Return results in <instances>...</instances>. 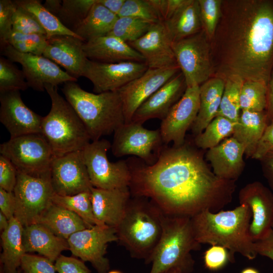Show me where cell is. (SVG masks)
I'll return each mask as SVG.
<instances>
[{"instance_id":"cell-1","label":"cell","mask_w":273,"mask_h":273,"mask_svg":"<svg viewBox=\"0 0 273 273\" xmlns=\"http://www.w3.org/2000/svg\"><path fill=\"white\" fill-rule=\"evenodd\" d=\"M165 146L152 165L135 157L126 160L132 197L150 199L166 215L190 217L204 210L218 212L231 202L234 181L216 176L201 154L185 143Z\"/></svg>"},{"instance_id":"cell-2","label":"cell","mask_w":273,"mask_h":273,"mask_svg":"<svg viewBox=\"0 0 273 273\" xmlns=\"http://www.w3.org/2000/svg\"><path fill=\"white\" fill-rule=\"evenodd\" d=\"M227 3L213 37L219 39V77L235 75L244 81L268 85L273 65V3Z\"/></svg>"},{"instance_id":"cell-3","label":"cell","mask_w":273,"mask_h":273,"mask_svg":"<svg viewBox=\"0 0 273 273\" xmlns=\"http://www.w3.org/2000/svg\"><path fill=\"white\" fill-rule=\"evenodd\" d=\"M252 214L249 206L241 204L229 210H204L191 217L196 240L199 244L220 245L230 253V261L239 253L249 260L258 255L249 234Z\"/></svg>"},{"instance_id":"cell-4","label":"cell","mask_w":273,"mask_h":273,"mask_svg":"<svg viewBox=\"0 0 273 273\" xmlns=\"http://www.w3.org/2000/svg\"><path fill=\"white\" fill-rule=\"evenodd\" d=\"M62 91L85 125L92 141L114 133L125 123L117 91L94 94L82 89L75 81L64 83Z\"/></svg>"},{"instance_id":"cell-5","label":"cell","mask_w":273,"mask_h":273,"mask_svg":"<svg viewBox=\"0 0 273 273\" xmlns=\"http://www.w3.org/2000/svg\"><path fill=\"white\" fill-rule=\"evenodd\" d=\"M163 212L150 199L131 197L116 228L118 241L131 257L148 263L162 232Z\"/></svg>"},{"instance_id":"cell-6","label":"cell","mask_w":273,"mask_h":273,"mask_svg":"<svg viewBox=\"0 0 273 273\" xmlns=\"http://www.w3.org/2000/svg\"><path fill=\"white\" fill-rule=\"evenodd\" d=\"M44 88L50 97L51 107L42 118L41 133L49 143L54 157L82 151L91 141L83 123L59 94L57 86L46 84Z\"/></svg>"},{"instance_id":"cell-7","label":"cell","mask_w":273,"mask_h":273,"mask_svg":"<svg viewBox=\"0 0 273 273\" xmlns=\"http://www.w3.org/2000/svg\"><path fill=\"white\" fill-rule=\"evenodd\" d=\"M188 216H170L163 213L162 232L148 264L149 273H163L174 267L184 273L193 269L194 261L191 252L200 248Z\"/></svg>"},{"instance_id":"cell-8","label":"cell","mask_w":273,"mask_h":273,"mask_svg":"<svg viewBox=\"0 0 273 273\" xmlns=\"http://www.w3.org/2000/svg\"><path fill=\"white\" fill-rule=\"evenodd\" d=\"M0 153L12 162L18 172L35 177H50L54 156L41 133L10 138L1 144Z\"/></svg>"},{"instance_id":"cell-9","label":"cell","mask_w":273,"mask_h":273,"mask_svg":"<svg viewBox=\"0 0 273 273\" xmlns=\"http://www.w3.org/2000/svg\"><path fill=\"white\" fill-rule=\"evenodd\" d=\"M111 144L106 139L92 141L81 151L90 182L94 188L115 190L129 188L131 172L125 160L111 162L107 152Z\"/></svg>"},{"instance_id":"cell-10","label":"cell","mask_w":273,"mask_h":273,"mask_svg":"<svg viewBox=\"0 0 273 273\" xmlns=\"http://www.w3.org/2000/svg\"><path fill=\"white\" fill-rule=\"evenodd\" d=\"M177 66L187 87L200 85L210 78L214 71L210 40L202 29L190 36L172 43Z\"/></svg>"},{"instance_id":"cell-11","label":"cell","mask_w":273,"mask_h":273,"mask_svg":"<svg viewBox=\"0 0 273 273\" xmlns=\"http://www.w3.org/2000/svg\"><path fill=\"white\" fill-rule=\"evenodd\" d=\"M13 192L14 217L23 226L38 221L53 203L54 194L50 177H35L19 172Z\"/></svg>"},{"instance_id":"cell-12","label":"cell","mask_w":273,"mask_h":273,"mask_svg":"<svg viewBox=\"0 0 273 273\" xmlns=\"http://www.w3.org/2000/svg\"><path fill=\"white\" fill-rule=\"evenodd\" d=\"M164 146L159 129L150 130L143 124L130 122L124 123L114 131L111 149L116 157L133 155L152 165Z\"/></svg>"},{"instance_id":"cell-13","label":"cell","mask_w":273,"mask_h":273,"mask_svg":"<svg viewBox=\"0 0 273 273\" xmlns=\"http://www.w3.org/2000/svg\"><path fill=\"white\" fill-rule=\"evenodd\" d=\"M1 52L12 62L21 64L29 87L36 91L43 92L46 84L58 86L66 82L77 81L42 55L21 53L9 44L1 49Z\"/></svg>"},{"instance_id":"cell-14","label":"cell","mask_w":273,"mask_h":273,"mask_svg":"<svg viewBox=\"0 0 273 273\" xmlns=\"http://www.w3.org/2000/svg\"><path fill=\"white\" fill-rule=\"evenodd\" d=\"M118 241L116 228L106 225L78 231L67 239L72 254L89 262L98 273L108 272L109 261L105 257L108 244Z\"/></svg>"},{"instance_id":"cell-15","label":"cell","mask_w":273,"mask_h":273,"mask_svg":"<svg viewBox=\"0 0 273 273\" xmlns=\"http://www.w3.org/2000/svg\"><path fill=\"white\" fill-rule=\"evenodd\" d=\"M148 69L145 62L126 61L106 63L87 59L81 76L93 83L97 94L117 91L143 75Z\"/></svg>"},{"instance_id":"cell-16","label":"cell","mask_w":273,"mask_h":273,"mask_svg":"<svg viewBox=\"0 0 273 273\" xmlns=\"http://www.w3.org/2000/svg\"><path fill=\"white\" fill-rule=\"evenodd\" d=\"M200 106V86L187 87L181 98L161 120L159 128L164 145L172 142L178 147L185 143L186 133L191 127Z\"/></svg>"},{"instance_id":"cell-17","label":"cell","mask_w":273,"mask_h":273,"mask_svg":"<svg viewBox=\"0 0 273 273\" xmlns=\"http://www.w3.org/2000/svg\"><path fill=\"white\" fill-rule=\"evenodd\" d=\"M50 178L54 193L71 196L90 191V182L81 151L53 157Z\"/></svg>"},{"instance_id":"cell-18","label":"cell","mask_w":273,"mask_h":273,"mask_svg":"<svg viewBox=\"0 0 273 273\" xmlns=\"http://www.w3.org/2000/svg\"><path fill=\"white\" fill-rule=\"evenodd\" d=\"M177 66L148 70L117 92L122 101L125 123L131 122L137 109L162 86L177 74Z\"/></svg>"},{"instance_id":"cell-19","label":"cell","mask_w":273,"mask_h":273,"mask_svg":"<svg viewBox=\"0 0 273 273\" xmlns=\"http://www.w3.org/2000/svg\"><path fill=\"white\" fill-rule=\"evenodd\" d=\"M0 121L11 138L41 133L43 117L29 109L23 102L20 90L0 92Z\"/></svg>"},{"instance_id":"cell-20","label":"cell","mask_w":273,"mask_h":273,"mask_svg":"<svg viewBox=\"0 0 273 273\" xmlns=\"http://www.w3.org/2000/svg\"><path fill=\"white\" fill-rule=\"evenodd\" d=\"M240 204L248 205L252 219L249 234L254 242L264 238L272 229L273 195L263 184L255 181L246 185L239 194Z\"/></svg>"},{"instance_id":"cell-21","label":"cell","mask_w":273,"mask_h":273,"mask_svg":"<svg viewBox=\"0 0 273 273\" xmlns=\"http://www.w3.org/2000/svg\"><path fill=\"white\" fill-rule=\"evenodd\" d=\"M128 43L143 56L148 68L177 65L172 42L162 21L153 23L142 36Z\"/></svg>"},{"instance_id":"cell-22","label":"cell","mask_w":273,"mask_h":273,"mask_svg":"<svg viewBox=\"0 0 273 273\" xmlns=\"http://www.w3.org/2000/svg\"><path fill=\"white\" fill-rule=\"evenodd\" d=\"M186 88L183 74H176L141 104L131 122L143 124L152 118L162 120L183 96Z\"/></svg>"},{"instance_id":"cell-23","label":"cell","mask_w":273,"mask_h":273,"mask_svg":"<svg viewBox=\"0 0 273 273\" xmlns=\"http://www.w3.org/2000/svg\"><path fill=\"white\" fill-rule=\"evenodd\" d=\"M84 42L73 36H54L48 39L42 56L63 67L77 79L81 76L87 59L83 49Z\"/></svg>"},{"instance_id":"cell-24","label":"cell","mask_w":273,"mask_h":273,"mask_svg":"<svg viewBox=\"0 0 273 273\" xmlns=\"http://www.w3.org/2000/svg\"><path fill=\"white\" fill-rule=\"evenodd\" d=\"M94 215L103 225L116 228L123 218L131 197L129 188L104 190L92 187Z\"/></svg>"},{"instance_id":"cell-25","label":"cell","mask_w":273,"mask_h":273,"mask_svg":"<svg viewBox=\"0 0 273 273\" xmlns=\"http://www.w3.org/2000/svg\"><path fill=\"white\" fill-rule=\"evenodd\" d=\"M244 150L233 136L224 140L217 146L208 150L207 159L212 171L220 178L235 181L244 167Z\"/></svg>"},{"instance_id":"cell-26","label":"cell","mask_w":273,"mask_h":273,"mask_svg":"<svg viewBox=\"0 0 273 273\" xmlns=\"http://www.w3.org/2000/svg\"><path fill=\"white\" fill-rule=\"evenodd\" d=\"M83 49L86 57L92 61L106 63L126 61L145 62L143 56L127 42L106 35L84 42Z\"/></svg>"},{"instance_id":"cell-27","label":"cell","mask_w":273,"mask_h":273,"mask_svg":"<svg viewBox=\"0 0 273 273\" xmlns=\"http://www.w3.org/2000/svg\"><path fill=\"white\" fill-rule=\"evenodd\" d=\"M22 240L26 253L37 252L54 263L62 252L69 250L67 240L56 236L39 223L23 226Z\"/></svg>"},{"instance_id":"cell-28","label":"cell","mask_w":273,"mask_h":273,"mask_svg":"<svg viewBox=\"0 0 273 273\" xmlns=\"http://www.w3.org/2000/svg\"><path fill=\"white\" fill-rule=\"evenodd\" d=\"M267 114L242 111L235 123L233 137L242 146L244 153L252 157L267 126Z\"/></svg>"},{"instance_id":"cell-29","label":"cell","mask_w":273,"mask_h":273,"mask_svg":"<svg viewBox=\"0 0 273 273\" xmlns=\"http://www.w3.org/2000/svg\"><path fill=\"white\" fill-rule=\"evenodd\" d=\"M23 226L15 217L9 220L8 227L1 233L3 252L0 262L2 273H19L22 259L26 253L22 240Z\"/></svg>"},{"instance_id":"cell-30","label":"cell","mask_w":273,"mask_h":273,"mask_svg":"<svg viewBox=\"0 0 273 273\" xmlns=\"http://www.w3.org/2000/svg\"><path fill=\"white\" fill-rule=\"evenodd\" d=\"M163 22L172 43L199 32L202 24L198 0H188Z\"/></svg>"},{"instance_id":"cell-31","label":"cell","mask_w":273,"mask_h":273,"mask_svg":"<svg viewBox=\"0 0 273 273\" xmlns=\"http://www.w3.org/2000/svg\"><path fill=\"white\" fill-rule=\"evenodd\" d=\"M36 223L67 240L73 234L92 227L74 212L53 203Z\"/></svg>"},{"instance_id":"cell-32","label":"cell","mask_w":273,"mask_h":273,"mask_svg":"<svg viewBox=\"0 0 273 273\" xmlns=\"http://www.w3.org/2000/svg\"><path fill=\"white\" fill-rule=\"evenodd\" d=\"M118 16L97 2L81 23L73 30L84 42L107 35Z\"/></svg>"},{"instance_id":"cell-33","label":"cell","mask_w":273,"mask_h":273,"mask_svg":"<svg viewBox=\"0 0 273 273\" xmlns=\"http://www.w3.org/2000/svg\"><path fill=\"white\" fill-rule=\"evenodd\" d=\"M18 7L30 12L36 19L46 33L48 39L56 35H70L81 39L65 27L60 20L47 10L38 0L14 1Z\"/></svg>"},{"instance_id":"cell-34","label":"cell","mask_w":273,"mask_h":273,"mask_svg":"<svg viewBox=\"0 0 273 273\" xmlns=\"http://www.w3.org/2000/svg\"><path fill=\"white\" fill-rule=\"evenodd\" d=\"M53 203L66 208L78 215L91 226L102 224L96 218L93 209L90 191L71 196H62L54 193Z\"/></svg>"},{"instance_id":"cell-35","label":"cell","mask_w":273,"mask_h":273,"mask_svg":"<svg viewBox=\"0 0 273 273\" xmlns=\"http://www.w3.org/2000/svg\"><path fill=\"white\" fill-rule=\"evenodd\" d=\"M224 80V88L216 116H222L236 123L241 110L240 97L244 81L235 75L229 76Z\"/></svg>"},{"instance_id":"cell-36","label":"cell","mask_w":273,"mask_h":273,"mask_svg":"<svg viewBox=\"0 0 273 273\" xmlns=\"http://www.w3.org/2000/svg\"><path fill=\"white\" fill-rule=\"evenodd\" d=\"M235 122L220 116H216L201 133L196 135L195 144L202 149H210L232 135Z\"/></svg>"},{"instance_id":"cell-37","label":"cell","mask_w":273,"mask_h":273,"mask_svg":"<svg viewBox=\"0 0 273 273\" xmlns=\"http://www.w3.org/2000/svg\"><path fill=\"white\" fill-rule=\"evenodd\" d=\"M268 85L262 81L243 82L240 97L242 111L263 112L267 106Z\"/></svg>"},{"instance_id":"cell-38","label":"cell","mask_w":273,"mask_h":273,"mask_svg":"<svg viewBox=\"0 0 273 273\" xmlns=\"http://www.w3.org/2000/svg\"><path fill=\"white\" fill-rule=\"evenodd\" d=\"M96 2L97 0H63L56 17L65 27L73 32Z\"/></svg>"},{"instance_id":"cell-39","label":"cell","mask_w":273,"mask_h":273,"mask_svg":"<svg viewBox=\"0 0 273 273\" xmlns=\"http://www.w3.org/2000/svg\"><path fill=\"white\" fill-rule=\"evenodd\" d=\"M154 23L130 17H118L107 34L126 42L134 41L146 33Z\"/></svg>"},{"instance_id":"cell-40","label":"cell","mask_w":273,"mask_h":273,"mask_svg":"<svg viewBox=\"0 0 273 273\" xmlns=\"http://www.w3.org/2000/svg\"><path fill=\"white\" fill-rule=\"evenodd\" d=\"M29 87L23 71L19 70L12 61L0 57V92L10 90H25Z\"/></svg>"},{"instance_id":"cell-41","label":"cell","mask_w":273,"mask_h":273,"mask_svg":"<svg viewBox=\"0 0 273 273\" xmlns=\"http://www.w3.org/2000/svg\"><path fill=\"white\" fill-rule=\"evenodd\" d=\"M47 40L44 34H25L12 30L8 44L21 53L42 55Z\"/></svg>"},{"instance_id":"cell-42","label":"cell","mask_w":273,"mask_h":273,"mask_svg":"<svg viewBox=\"0 0 273 273\" xmlns=\"http://www.w3.org/2000/svg\"><path fill=\"white\" fill-rule=\"evenodd\" d=\"M202 29L209 40L213 38L221 16L220 0H198Z\"/></svg>"},{"instance_id":"cell-43","label":"cell","mask_w":273,"mask_h":273,"mask_svg":"<svg viewBox=\"0 0 273 273\" xmlns=\"http://www.w3.org/2000/svg\"><path fill=\"white\" fill-rule=\"evenodd\" d=\"M118 17H133L152 23L161 21L148 0H125Z\"/></svg>"},{"instance_id":"cell-44","label":"cell","mask_w":273,"mask_h":273,"mask_svg":"<svg viewBox=\"0 0 273 273\" xmlns=\"http://www.w3.org/2000/svg\"><path fill=\"white\" fill-rule=\"evenodd\" d=\"M12 30L25 34L46 35V31L34 17L28 11L18 7L12 18Z\"/></svg>"},{"instance_id":"cell-45","label":"cell","mask_w":273,"mask_h":273,"mask_svg":"<svg viewBox=\"0 0 273 273\" xmlns=\"http://www.w3.org/2000/svg\"><path fill=\"white\" fill-rule=\"evenodd\" d=\"M17 7L14 1H0V46L1 49L8 44L12 31V18Z\"/></svg>"},{"instance_id":"cell-46","label":"cell","mask_w":273,"mask_h":273,"mask_svg":"<svg viewBox=\"0 0 273 273\" xmlns=\"http://www.w3.org/2000/svg\"><path fill=\"white\" fill-rule=\"evenodd\" d=\"M20 268L23 273H56L55 263L48 258L26 253L23 257Z\"/></svg>"},{"instance_id":"cell-47","label":"cell","mask_w":273,"mask_h":273,"mask_svg":"<svg viewBox=\"0 0 273 273\" xmlns=\"http://www.w3.org/2000/svg\"><path fill=\"white\" fill-rule=\"evenodd\" d=\"M225 80L219 77L210 78L200 85V107L206 106L221 97Z\"/></svg>"},{"instance_id":"cell-48","label":"cell","mask_w":273,"mask_h":273,"mask_svg":"<svg viewBox=\"0 0 273 273\" xmlns=\"http://www.w3.org/2000/svg\"><path fill=\"white\" fill-rule=\"evenodd\" d=\"M204 253L205 266L211 270H217L223 267L230 261L229 251L220 245H211Z\"/></svg>"},{"instance_id":"cell-49","label":"cell","mask_w":273,"mask_h":273,"mask_svg":"<svg viewBox=\"0 0 273 273\" xmlns=\"http://www.w3.org/2000/svg\"><path fill=\"white\" fill-rule=\"evenodd\" d=\"M17 172L12 162L1 155L0 188L8 192H13L17 183Z\"/></svg>"},{"instance_id":"cell-50","label":"cell","mask_w":273,"mask_h":273,"mask_svg":"<svg viewBox=\"0 0 273 273\" xmlns=\"http://www.w3.org/2000/svg\"><path fill=\"white\" fill-rule=\"evenodd\" d=\"M55 265L58 273H90L82 260L62 254L55 261Z\"/></svg>"},{"instance_id":"cell-51","label":"cell","mask_w":273,"mask_h":273,"mask_svg":"<svg viewBox=\"0 0 273 273\" xmlns=\"http://www.w3.org/2000/svg\"><path fill=\"white\" fill-rule=\"evenodd\" d=\"M273 151V119L267 124L252 157L262 159L269 152Z\"/></svg>"},{"instance_id":"cell-52","label":"cell","mask_w":273,"mask_h":273,"mask_svg":"<svg viewBox=\"0 0 273 273\" xmlns=\"http://www.w3.org/2000/svg\"><path fill=\"white\" fill-rule=\"evenodd\" d=\"M16 199L13 192H8L0 188V209L10 220L14 217Z\"/></svg>"},{"instance_id":"cell-53","label":"cell","mask_w":273,"mask_h":273,"mask_svg":"<svg viewBox=\"0 0 273 273\" xmlns=\"http://www.w3.org/2000/svg\"><path fill=\"white\" fill-rule=\"evenodd\" d=\"M258 254L266 257L273 261V230L262 239L254 242Z\"/></svg>"},{"instance_id":"cell-54","label":"cell","mask_w":273,"mask_h":273,"mask_svg":"<svg viewBox=\"0 0 273 273\" xmlns=\"http://www.w3.org/2000/svg\"><path fill=\"white\" fill-rule=\"evenodd\" d=\"M188 0H166V9L165 20L169 19L176 11L183 7Z\"/></svg>"},{"instance_id":"cell-55","label":"cell","mask_w":273,"mask_h":273,"mask_svg":"<svg viewBox=\"0 0 273 273\" xmlns=\"http://www.w3.org/2000/svg\"><path fill=\"white\" fill-rule=\"evenodd\" d=\"M125 0H97V2L118 16Z\"/></svg>"},{"instance_id":"cell-56","label":"cell","mask_w":273,"mask_h":273,"mask_svg":"<svg viewBox=\"0 0 273 273\" xmlns=\"http://www.w3.org/2000/svg\"><path fill=\"white\" fill-rule=\"evenodd\" d=\"M265 165V174L266 177L273 189V151L269 152L262 159Z\"/></svg>"},{"instance_id":"cell-57","label":"cell","mask_w":273,"mask_h":273,"mask_svg":"<svg viewBox=\"0 0 273 273\" xmlns=\"http://www.w3.org/2000/svg\"><path fill=\"white\" fill-rule=\"evenodd\" d=\"M267 108V118L273 119V73L270 77L268 85Z\"/></svg>"},{"instance_id":"cell-58","label":"cell","mask_w":273,"mask_h":273,"mask_svg":"<svg viewBox=\"0 0 273 273\" xmlns=\"http://www.w3.org/2000/svg\"><path fill=\"white\" fill-rule=\"evenodd\" d=\"M62 4L61 0H46L43 7L56 16L59 13Z\"/></svg>"},{"instance_id":"cell-59","label":"cell","mask_w":273,"mask_h":273,"mask_svg":"<svg viewBox=\"0 0 273 273\" xmlns=\"http://www.w3.org/2000/svg\"><path fill=\"white\" fill-rule=\"evenodd\" d=\"M9 220L1 212H0V230L3 232L9 226Z\"/></svg>"},{"instance_id":"cell-60","label":"cell","mask_w":273,"mask_h":273,"mask_svg":"<svg viewBox=\"0 0 273 273\" xmlns=\"http://www.w3.org/2000/svg\"><path fill=\"white\" fill-rule=\"evenodd\" d=\"M163 273H184L182 270L178 267L172 268Z\"/></svg>"},{"instance_id":"cell-61","label":"cell","mask_w":273,"mask_h":273,"mask_svg":"<svg viewBox=\"0 0 273 273\" xmlns=\"http://www.w3.org/2000/svg\"><path fill=\"white\" fill-rule=\"evenodd\" d=\"M241 273H259V272L254 268L248 267L243 269Z\"/></svg>"},{"instance_id":"cell-62","label":"cell","mask_w":273,"mask_h":273,"mask_svg":"<svg viewBox=\"0 0 273 273\" xmlns=\"http://www.w3.org/2000/svg\"><path fill=\"white\" fill-rule=\"evenodd\" d=\"M107 273H122V272L119 270H113L108 271Z\"/></svg>"},{"instance_id":"cell-63","label":"cell","mask_w":273,"mask_h":273,"mask_svg":"<svg viewBox=\"0 0 273 273\" xmlns=\"http://www.w3.org/2000/svg\"><path fill=\"white\" fill-rule=\"evenodd\" d=\"M271 228H272V230H273V222H272V227H271Z\"/></svg>"},{"instance_id":"cell-64","label":"cell","mask_w":273,"mask_h":273,"mask_svg":"<svg viewBox=\"0 0 273 273\" xmlns=\"http://www.w3.org/2000/svg\"><path fill=\"white\" fill-rule=\"evenodd\" d=\"M20 272H21V271L20 272H19V273H20Z\"/></svg>"}]
</instances>
